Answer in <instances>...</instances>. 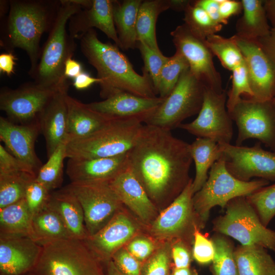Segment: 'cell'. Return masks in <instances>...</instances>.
Segmentation results:
<instances>
[{"label":"cell","instance_id":"cell-1","mask_svg":"<svg viewBox=\"0 0 275 275\" xmlns=\"http://www.w3.org/2000/svg\"><path fill=\"white\" fill-rule=\"evenodd\" d=\"M171 131L144 124L128 152L129 168L153 202H172L191 179L189 144Z\"/></svg>","mask_w":275,"mask_h":275},{"label":"cell","instance_id":"cell-2","mask_svg":"<svg viewBox=\"0 0 275 275\" xmlns=\"http://www.w3.org/2000/svg\"><path fill=\"white\" fill-rule=\"evenodd\" d=\"M80 49L88 62L96 70L100 94L104 99L120 92L145 98L157 97L148 74H138L128 58L116 45L103 42L94 29L80 38Z\"/></svg>","mask_w":275,"mask_h":275},{"label":"cell","instance_id":"cell-3","mask_svg":"<svg viewBox=\"0 0 275 275\" xmlns=\"http://www.w3.org/2000/svg\"><path fill=\"white\" fill-rule=\"evenodd\" d=\"M43 1H12L7 20L8 42L11 47L23 49L31 62L32 76L41 54L39 44L43 34L51 29L59 6Z\"/></svg>","mask_w":275,"mask_h":275},{"label":"cell","instance_id":"cell-4","mask_svg":"<svg viewBox=\"0 0 275 275\" xmlns=\"http://www.w3.org/2000/svg\"><path fill=\"white\" fill-rule=\"evenodd\" d=\"M82 8L79 0L60 1L56 19L32 75L36 84L55 89L69 86L64 76L65 64L69 58H72L75 44L74 39L67 34L66 25L70 18Z\"/></svg>","mask_w":275,"mask_h":275},{"label":"cell","instance_id":"cell-5","mask_svg":"<svg viewBox=\"0 0 275 275\" xmlns=\"http://www.w3.org/2000/svg\"><path fill=\"white\" fill-rule=\"evenodd\" d=\"M100 261L84 240L68 238L42 246L32 275H104Z\"/></svg>","mask_w":275,"mask_h":275},{"label":"cell","instance_id":"cell-6","mask_svg":"<svg viewBox=\"0 0 275 275\" xmlns=\"http://www.w3.org/2000/svg\"><path fill=\"white\" fill-rule=\"evenodd\" d=\"M269 183L262 179L244 181L235 178L227 169L222 155L210 168L204 184L193 196L194 209L203 227L214 207L225 208L232 199L246 197Z\"/></svg>","mask_w":275,"mask_h":275},{"label":"cell","instance_id":"cell-7","mask_svg":"<svg viewBox=\"0 0 275 275\" xmlns=\"http://www.w3.org/2000/svg\"><path fill=\"white\" fill-rule=\"evenodd\" d=\"M143 125L135 120L113 119L92 135L68 142L66 157L88 159L126 154L134 145Z\"/></svg>","mask_w":275,"mask_h":275},{"label":"cell","instance_id":"cell-8","mask_svg":"<svg viewBox=\"0 0 275 275\" xmlns=\"http://www.w3.org/2000/svg\"><path fill=\"white\" fill-rule=\"evenodd\" d=\"M212 228L215 233L230 236L241 245H259L275 252V231L263 225L246 197L231 200L224 214L213 221Z\"/></svg>","mask_w":275,"mask_h":275},{"label":"cell","instance_id":"cell-9","mask_svg":"<svg viewBox=\"0 0 275 275\" xmlns=\"http://www.w3.org/2000/svg\"><path fill=\"white\" fill-rule=\"evenodd\" d=\"M205 88L189 68L185 70L173 90L145 124L169 131L178 128L184 120L199 113Z\"/></svg>","mask_w":275,"mask_h":275},{"label":"cell","instance_id":"cell-10","mask_svg":"<svg viewBox=\"0 0 275 275\" xmlns=\"http://www.w3.org/2000/svg\"><path fill=\"white\" fill-rule=\"evenodd\" d=\"M64 188L80 204L88 237L103 228L122 204L109 182H70Z\"/></svg>","mask_w":275,"mask_h":275},{"label":"cell","instance_id":"cell-11","mask_svg":"<svg viewBox=\"0 0 275 275\" xmlns=\"http://www.w3.org/2000/svg\"><path fill=\"white\" fill-rule=\"evenodd\" d=\"M238 128L236 145L257 139L275 151V102L241 98L229 113Z\"/></svg>","mask_w":275,"mask_h":275},{"label":"cell","instance_id":"cell-12","mask_svg":"<svg viewBox=\"0 0 275 275\" xmlns=\"http://www.w3.org/2000/svg\"><path fill=\"white\" fill-rule=\"evenodd\" d=\"M227 92L217 93L205 87L203 102L197 117L182 123L178 128L198 138L212 140L217 143H230L233 137L232 121L226 109Z\"/></svg>","mask_w":275,"mask_h":275},{"label":"cell","instance_id":"cell-13","mask_svg":"<svg viewBox=\"0 0 275 275\" xmlns=\"http://www.w3.org/2000/svg\"><path fill=\"white\" fill-rule=\"evenodd\" d=\"M218 144L227 169L235 178L244 181L254 177L275 181V151L264 150L260 142L252 147Z\"/></svg>","mask_w":275,"mask_h":275},{"label":"cell","instance_id":"cell-14","mask_svg":"<svg viewBox=\"0 0 275 275\" xmlns=\"http://www.w3.org/2000/svg\"><path fill=\"white\" fill-rule=\"evenodd\" d=\"M191 179L187 185L156 218L152 226V231L160 237H176L180 241L190 239L194 241L197 229L203 228L194 209Z\"/></svg>","mask_w":275,"mask_h":275},{"label":"cell","instance_id":"cell-15","mask_svg":"<svg viewBox=\"0 0 275 275\" xmlns=\"http://www.w3.org/2000/svg\"><path fill=\"white\" fill-rule=\"evenodd\" d=\"M176 51L187 60L193 75L206 87L217 93L224 91L220 73L213 61V53L206 40L195 36L183 23L171 33Z\"/></svg>","mask_w":275,"mask_h":275},{"label":"cell","instance_id":"cell-16","mask_svg":"<svg viewBox=\"0 0 275 275\" xmlns=\"http://www.w3.org/2000/svg\"><path fill=\"white\" fill-rule=\"evenodd\" d=\"M60 89L44 88L35 82L14 90L3 89L0 93V109L15 123H31L38 120L48 102Z\"/></svg>","mask_w":275,"mask_h":275},{"label":"cell","instance_id":"cell-17","mask_svg":"<svg viewBox=\"0 0 275 275\" xmlns=\"http://www.w3.org/2000/svg\"><path fill=\"white\" fill-rule=\"evenodd\" d=\"M243 55L253 99H273L275 96V70L257 40L233 36Z\"/></svg>","mask_w":275,"mask_h":275},{"label":"cell","instance_id":"cell-18","mask_svg":"<svg viewBox=\"0 0 275 275\" xmlns=\"http://www.w3.org/2000/svg\"><path fill=\"white\" fill-rule=\"evenodd\" d=\"M163 100L159 96L145 98L120 92L102 101L86 105L111 119L135 120L145 124Z\"/></svg>","mask_w":275,"mask_h":275},{"label":"cell","instance_id":"cell-19","mask_svg":"<svg viewBox=\"0 0 275 275\" xmlns=\"http://www.w3.org/2000/svg\"><path fill=\"white\" fill-rule=\"evenodd\" d=\"M42 246L29 236H0L1 275H26L32 271Z\"/></svg>","mask_w":275,"mask_h":275},{"label":"cell","instance_id":"cell-20","mask_svg":"<svg viewBox=\"0 0 275 275\" xmlns=\"http://www.w3.org/2000/svg\"><path fill=\"white\" fill-rule=\"evenodd\" d=\"M38 120L19 124L0 117V139L15 157L31 167L37 174L42 166L35 151V142L41 133Z\"/></svg>","mask_w":275,"mask_h":275},{"label":"cell","instance_id":"cell-21","mask_svg":"<svg viewBox=\"0 0 275 275\" xmlns=\"http://www.w3.org/2000/svg\"><path fill=\"white\" fill-rule=\"evenodd\" d=\"M135 232V227L124 214L117 213L99 231L84 240L100 261L107 263L113 254Z\"/></svg>","mask_w":275,"mask_h":275},{"label":"cell","instance_id":"cell-22","mask_svg":"<svg viewBox=\"0 0 275 275\" xmlns=\"http://www.w3.org/2000/svg\"><path fill=\"white\" fill-rule=\"evenodd\" d=\"M128 165V153L111 157L69 158L66 172L71 182H110Z\"/></svg>","mask_w":275,"mask_h":275},{"label":"cell","instance_id":"cell-23","mask_svg":"<svg viewBox=\"0 0 275 275\" xmlns=\"http://www.w3.org/2000/svg\"><path fill=\"white\" fill-rule=\"evenodd\" d=\"M69 22V35L73 39H80L89 30L96 28L121 48L114 20L113 1L92 0L90 8L77 12Z\"/></svg>","mask_w":275,"mask_h":275},{"label":"cell","instance_id":"cell-24","mask_svg":"<svg viewBox=\"0 0 275 275\" xmlns=\"http://www.w3.org/2000/svg\"><path fill=\"white\" fill-rule=\"evenodd\" d=\"M69 87L63 88L52 97L38 118L44 135L47 157L61 144L67 142V105Z\"/></svg>","mask_w":275,"mask_h":275},{"label":"cell","instance_id":"cell-25","mask_svg":"<svg viewBox=\"0 0 275 275\" xmlns=\"http://www.w3.org/2000/svg\"><path fill=\"white\" fill-rule=\"evenodd\" d=\"M122 204L144 222L155 215L156 207L144 187L129 167L109 182Z\"/></svg>","mask_w":275,"mask_h":275},{"label":"cell","instance_id":"cell-26","mask_svg":"<svg viewBox=\"0 0 275 275\" xmlns=\"http://www.w3.org/2000/svg\"><path fill=\"white\" fill-rule=\"evenodd\" d=\"M66 100L68 143L92 135L113 120L90 108L86 104L68 94Z\"/></svg>","mask_w":275,"mask_h":275},{"label":"cell","instance_id":"cell-27","mask_svg":"<svg viewBox=\"0 0 275 275\" xmlns=\"http://www.w3.org/2000/svg\"><path fill=\"white\" fill-rule=\"evenodd\" d=\"M47 205L58 214L72 238L88 237L82 207L73 194L64 188L51 193Z\"/></svg>","mask_w":275,"mask_h":275},{"label":"cell","instance_id":"cell-28","mask_svg":"<svg viewBox=\"0 0 275 275\" xmlns=\"http://www.w3.org/2000/svg\"><path fill=\"white\" fill-rule=\"evenodd\" d=\"M243 14L236 23L237 36L252 40L267 36L271 28L263 6V1L241 0Z\"/></svg>","mask_w":275,"mask_h":275},{"label":"cell","instance_id":"cell-29","mask_svg":"<svg viewBox=\"0 0 275 275\" xmlns=\"http://www.w3.org/2000/svg\"><path fill=\"white\" fill-rule=\"evenodd\" d=\"M143 1H113L114 20L121 44L124 50L136 47V20Z\"/></svg>","mask_w":275,"mask_h":275},{"label":"cell","instance_id":"cell-30","mask_svg":"<svg viewBox=\"0 0 275 275\" xmlns=\"http://www.w3.org/2000/svg\"><path fill=\"white\" fill-rule=\"evenodd\" d=\"M267 249L259 245H241L234 250L239 275H275V261Z\"/></svg>","mask_w":275,"mask_h":275},{"label":"cell","instance_id":"cell-31","mask_svg":"<svg viewBox=\"0 0 275 275\" xmlns=\"http://www.w3.org/2000/svg\"><path fill=\"white\" fill-rule=\"evenodd\" d=\"M32 229L31 238L41 246L59 240L73 238L58 214L47 205L33 216Z\"/></svg>","mask_w":275,"mask_h":275},{"label":"cell","instance_id":"cell-32","mask_svg":"<svg viewBox=\"0 0 275 275\" xmlns=\"http://www.w3.org/2000/svg\"><path fill=\"white\" fill-rule=\"evenodd\" d=\"M189 151L196 168L193 181L194 194L199 191L206 181L208 171L222 155L218 144L214 141L204 138H197L189 144Z\"/></svg>","mask_w":275,"mask_h":275},{"label":"cell","instance_id":"cell-33","mask_svg":"<svg viewBox=\"0 0 275 275\" xmlns=\"http://www.w3.org/2000/svg\"><path fill=\"white\" fill-rule=\"evenodd\" d=\"M170 9L168 0L143 1L136 20L137 41H142L157 52L160 50L156 36V23L159 15Z\"/></svg>","mask_w":275,"mask_h":275},{"label":"cell","instance_id":"cell-34","mask_svg":"<svg viewBox=\"0 0 275 275\" xmlns=\"http://www.w3.org/2000/svg\"><path fill=\"white\" fill-rule=\"evenodd\" d=\"M33 216L25 199L0 209V236L31 237Z\"/></svg>","mask_w":275,"mask_h":275},{"label":"cell","instance_id":"cell-35","mask_svg":"<svg viewBox=\"0 0 275 275\" xmlns=\"http://www.w3.org/2000/svg\"><path fill=\"white\" fill-rule=\"evenodd\" d=\"M36 177L25 172L0 174V209L24 199L28 185Z\"/></svg>","mask_w":275,"mask_h":275},{"label":"cell","instance_id":"cell-36","mask_svg":"<svg viewBox=\"0 0 275 275\" xmlns=\"http://www.w3.org/2000/svg\"><path fill=\"white\" fill-rule=\"evenodd\" d=\"M206 43L222 66L229 70L232 71L244 62L241 51L233 36L225 38L213 34L207 38Z\"/></svg>","mask_w":275,"mask_h":275},{"label":"cell","instance_id":"cell-37","mask_svg":"<svg viewBox=\"0 0 275 275\" xmlns=\"http://www.w3.org/2000/svg\"><path fill=\"white\" fill-rule=\"evenodd\" d=\"M211 239L215 248L212 275H239L232 242L226 236L217 233Z\"/></svg>","mask_w":275,"mask_h":275},{"label":"cell","instance_id":"cell-38","mask_svg":"<svg viewBox=\"0 0 275 275\" xmlns=\"http://www.w3.org/2000/svg\"><path fill=\"white\" fill-rule=\"evenodd\" d=\"M67 143L60 145L48 157L47 162L39 170L36 180L50 191L59 188L62 184L64 161L66 157Z\"/></svg>","mask_w":275,"mask_h":275},{"label":"cell","instance_id":"cell-39","mask_svg":"<svg viewBox=\"0 0 275 275\" xmlns=\"http://www.w3.org/2000/svg\"><path fill=\"white\" fill-rule=\"evenodd\" d=\"M184 24L198 38L205 41L207 38L215 34L222 29V24L214 22L200 7L191 1L185 9Z\"/></svg>","mask_w":275,"mask_h":275},{"label":"cell","instance_id":"cell-40","mask_svg":"<svg viewBox=\"0 0 275 275\" xmlns=\"http://www.w3.org/2000/svg\"><path fill=\"white\" fill-rule=\"evenodd\" d=\"M189 68V64L180 52L168 57L161 70L158 87L159 97H168L177 85L182 73Z\"/></svg>","mask_w":275,"mask_h":275},{"label":"cell","instance_id":"cell-41","mask_svg":"<svg viewBox=\"0 0 275 275\" xmlns=\"http://www.w3.org/2000/svg\"><path fill=\"white\" fill-rule=\"evenodd\" d=\"M264 226L275 216V183L264 186L246 197Z\"/></svg>","mask_w":275,"mask_h":275},{"label":"cell","instance_id":"cell-42","mask_svg":"<svg viewBox=\"0 0 275 275\" xmlns=\"http://www.w3.org/2000/svg\"><path fill=\"white\" fill-rule=\"evenodd\" d=\"M232 86L227 92L226 107L229 113L244 95L248 98H252L253 93L251 90L246 65L244 62L232 71Z\"/></svg>","mask_w":275,"mask_h":275},{"label":"cell","instance_id":"cell-43","mask_svg":"<svg viewBox=\"0 0 275 275\" xmlns=\"http://www.w3.org/2000/svg\"><path fill=\"white\" fill-rule=\"evenodd\" d=\"M136 47L139 49L144 61V66L142 70L148 74L157 95L160 73L168 57L164 56L162 52H157L152 49L142 41L137 42Z\"/></svg>","mask_w":275,"mask_h":275},{"label":"cell","instance_id":"cell-44","mask_svg":"<svg viewBox=\"0 0 275 275\" xmlns=\"http://www.w3.org/2000/svg\"><path fill=\"white\" fill-rule=\"evenodd\" d=\"M50 193L36 178L29 183L26 189L24 199L33 216L46 206Z\"/></svg>","mask_w":275,"mask_h":275},{"label":"cell","instance_id":"cell-45","mask_svg":"<svg viewBox=\"0 0 275 275\" xmlns=\"http://www.w3.org/2000/svg\"><path fill=\"white\" fill-rule=\"evenodd\" d=\"M193 257L200 264L212 262L215 255V248L211 239L203 235L197 229L194 234Z\"/></svg>","mask_w":275,"mask_h":275},{"label":"cell","instance_id":"cell-46","mask_svg":"<svg viewBox=\"0 0 275 275\" xmlns=\"http://www.w3.org/2000/svg\"><path fill=\"white\" fill-rule=\"evenodd\" d=\"M168 253L161 250L142 265L141 275H171Z\"/></svg>","mask_w":275,"mask_h":275},{"label":"cell","instance_id":"cell-47","mask_svg":"<svg viewBox=\"0 0 275 275\" xmlns=\"http://www.w3.org/2000/svg\"><path fill=\"white\" fill-rule=\"evenodd\" d=\"M111 260L124 275H141V262L128 251L119 249L113 254Z\"/></svg>","mask_w":275,"mask_h":275},{"label":"cell","instance_id":"cell-48","mask_svg":"<svg viewBox=\"0 0 275 275\" xmlns=\"http://www.w3.org/2000/svg\"><path fill=\"white\" fill-rule=\"evenodd\" d=\"M14 172H25L37 176L31 167L15 157L0 145V174Z\"/></svg>","mask_w":275,"mask_h":275},{"label":"cell","instance_id":"cell-49","mask_svg":"<svg viewBox=\"0 0 275 275\" xmlns=\"http://www.w3.org/2000/svg\"><path fill=\"white\" fill-rule=\"evenodd\" d=\"M154 249V244L150 240L136 238L129 243L127 251L138 261L142 262L149 258Z\"/></svg>","mask_w":275,"mask_h":275},{"label":"cell","instance_id":"cell-50","mask_svg":"<svg viewBox=\"0 0 275 275\" xmlns=\"http://www.w3.org/2000/svg\"><path fill=\"white\" fill-rule=\"evenodd\" d=\"M172 256L174 267L185 268L190 266L191 256L185 243L179 241L172 249Z\"/></svg>","mask_w":275,"mask_h":275},{"label":"cell","instance_id":"cell-51","mask_svg":"<svg viewBox=\"0 0 275 275\" xmlns=\"http://www.w3.org/2000/svg\"><path fill=\"white\" fill-rule=\"evenodd\" d=\"M242 11L241 1L219 0V12L223 24H227L229 19Z\"/></svg>","mask_w":275,"mask_h":275},{"label":"cell","instance_id":"cell-52","mask_svg":"<svg viewBox=\"0 0 275 275\" xmlns=\"http://www.w3.org/2000/svg\"><path fill=\"white\" fill-rule=\"evenodd\" d=\"M257 41L275 70V30L271 29L267 36Z\"/></svg>","mask_w":275,"mask_h":275},{"label":"cell","instance_id":"cell-53","mask_svg":"<svg viewBox=\"0 0 275 275\" xmlns=\"http://www.w3.org/2000/svg\"><path fill=\"white\" fill-rule=\"evenodd\" d=\"M193 2L204 9L214 22L223 25L219 12V0H196Z\"/></svg>","mask_w":275,"mask_h":275},{"label":"cell","instance_id":"cell-54","mask_svg":"<svg viewBox=\"0 0 275 275\" xmlns=\"http://www.w3.org/2000/svg\"><path fill=\"white\" fill-rule=\"evenodd\" d=\"M101 79L98 77H94L89 73L82 72L73 79V85L77 90H83L90 87L95 82L99 84Z\"/></svg>","mask_w":275,"mask_h":275},{"label":"cell","instance_id":"cell-55","mask_svg":"<svg viewBox=\"0 0 275 275\" xmlns=\"http://www.w3.org/2000/svg\"><path fill=\"white\" fill-rule=\"evenodd\" d=\"M16 58L11 52L0 54V72L8 76L14 73V69Z\"/></svg>","mask_w":275,"mask_h":275},{"label":"cell","instance_id":"cell-56","mask_svg":"<svg viewBox=\"0 0 275 275\" xmlns=\"http://www.w3.org/2000/svg\"><path fill=\"white\" fill-rule=\"evenodd\" d=\"M82 72V66L80 63L69 58L65 62L64 76L68 78H74Z\"/></svg>","mask_w":275,"mask_h":275},{"label":"cell","instance_id":"cell-57","mask_svg":"<svg viewBox=\"0 0 275 275\" xmlns=\"http://www.w3.org/2000/svg\"><path fill=\"white\" fill-rule=\"evenodd\" d=\"M263 6L267 19L271 24V29L275 30V0L263 1Z\"/></svg>","mask_w":275,"mask_h":275},{"label":"cell","instance_id":"cell-58","mask_svg":"<svg viewBox=\"0 0 275 275\" xmlns=\"http://www.w3.org/2000/svg\"><path fill=\"white\" fill-rule=\"evenodd\" d=\"M191 1L168 0L170 9L177 11H184Z\"/></svg>","mask_w":275,"mask_h":275},{"label":"cell","instance_id":"cell-59","mask_svg":"<svg viewBox=\"0 0 275 275\" xmlns=\"http://www.w3.org/2000/svg\"><path fill=\"white\" fill-rule=\"evenodd\" d=\"M171 275H198L195 270L188 267L177 268H174Z\"/></svg>","mask_w":275,"mask_h":275},{"label":"cell","instance_id":"cell-60","mask_svg":"<svg viewBox=\"0 0 275 275\" xmlns=\"http://www.w3.org/2000/svg\"><path fill=\"white\" fill-rule=\"evenodd\" d=\"M107 264V275H124L118 269L111 260Z\"/></svg>","mask_w":275,"mask_h":275},{"label":"cell","instance_id":"cell-61","mask_svg":"<svg viewBox=\"0 0 275 275\" xmlns=\"http://www.w3.org/2000/svg\"><path fill=\"white\" fill-rule=\"evenodd\" d=\"M272 100H273V101L275 102V96H274V97L273 98Z\"/></svg>","mask_w":275,"mask_h":275},{"label":"cell","instance_id":"cell-62","mask_svg":"<svg viewBox=\"0 0 275 275\" xmlns=\"http://www.w3.org/2000/svg\"><path fill=\"white\" fill-rule=\"evenodd\" d=\"M26 275H32V273L30 272V273H28V274H26Z\"/></svg>","mask_w":275,"mask_h":275}]
</instances>
